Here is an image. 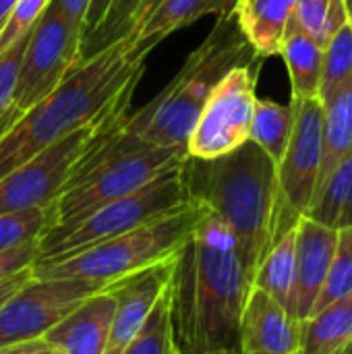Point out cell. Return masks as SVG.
<instances>
[{
    "label": "cell",
    "instance_id": "1",
    "mask_svg": "<svg viewBox=\"0 0 352 354\" xmlns=\"http://www.w3.org/2000/svg\"><path fill=\"white\" fill-rule=\"evenodd\" d=\"M251 286L253 276L234 232L205 205L193 234L176 253L170 280L178 353L239 348V322Z\"/></svg>",
    "mask_w": 352,
    "mask_h": 354
},
{
    "label": "cell",
    "instance_id": "2",
    "mask_svg": "<svg viewBox=\"0 0 352 354\" xmlns=\"http://www.w3.org/2000/svg\"><path fill=\"white\" fill-rule=\"evenodd\" d=\"M145 56L129 33L81 60L0 137V178L73 131L129 106Z\"/></svg>",
    "mask_w": 352,
    "mask_h": 354
},
{
    "label": "cell",
    "instance_id": "3",
    "mask_svg": "<svg viewBox=\"0 0 352 354\" xmlns=\"http://www.w3.org/2000/svg\"><path fill=\"white\" fill-rule=\"evenodd\" d=\"M183 178L189 199L207 205L234 232L253 276L276 239V162L249 139L241 147L212 160L189 156L183 166Z\"/></svg>",
    "mask_w": 352,
    "mask_h": 354
},
{
    "label": "cell",
    "instance_id": "4",
    "mask_svg": "<svg viewBox=\"0 0 352 354\" xmlns=\"http://www.w3.org/2000/svg\"><path fill=\"white\" fill-rule=\"evenodd\" d=\"M259 58L245 39L234 15L218 17L212 33L191 52L176 77L149 104L127 114L122 129L151 145L187 147L205 102L224 75Z\"/></svg>",
    "mask_w": 352,
    "mask_h": 354
},
{
    "label": "cell",
    "instance_id": "5",
    "mask_svg": "<svg viewBox=\"0 0 352 354\" xmlns=\"http://www.w3.org/2000/svg\"><path fill=\"white\" fill-rule=\"evenodd\" d=\"M124 116L127 112L87 151L79 170L50 205L46 234L71 228L93 209L143 189L187 162V147H160L127 133Z\"/></svg>",
    "mask_w": 352,
    "mask_h": 354
},
{
    "label": "cell",
    "instance_id": "6",
    "mask_svg": "<svg viewBox=\"0 0 352 354\" xmlns=\"http://www.w3.org/2000/svg\"><path fill=\"white\" fill-rule=\"evenodd\" d=\"M203 214L205 205L191 199L187 205L116 239L104 241L64 259L35 263L33 274L39 278H81L114 282L118 278L172 259L185 247Z\"/></svg>",
    "mask_w": 352,
    "mask_h": 354
},
{
    "label": "cell",
    "instance_id": "7",
    "mask_svg": "<svg viewBox=\"0 0 352 354\" xmlns=\"http://www.w3.org/2000/svg\"><path fill=\"white\" fill-rule=\"evenodd\" d=\"M183 166L172 172H166L164 176L156 178L154 183L131 195H124L93 209L89 216H85L71 228L41 236L39 257L35 263L71 257L187 205L191 199L183 178Z\"/></svg>",
    "mask_w": 352,
    "mask_h": 354
},
{
    "label": "cell",
    "instance_id": "8",
    "mask_svg": "<svg viewBox=\"0 0 352 354\" xmlns=\"http://www.w3.org/2000/svg\"><path fill=\"white\" fill-rule=\"evenodd\" d=\"M118 108L77 131L62 137L48 149L39 151L12 172L0 178V216L50 207L64 191L66 183L79 170L87 151L110 131V127L127 112Z\"/></svg>",
    "mask_w": 352,
    "mask_h": 354
},
{
    "label": "cell",
    "instance_id": "9",
    "mask_svg": "<svg viewBox=\"0 0 352 354\" xmlns=\"http://www.w3.org/2000/svg\"><path fill=\"white\" fill-rule=\"evenodd\" d=\"M83 33L68 23L54 2L31 29L23 50L12 100L2 122L0 137L35 104L50 95L66 75L83 60Z\"/></svg>",
    "mask_w": 352,
    "mask_h": 354
},
{
    "label": "cell",
    "instance_id": "10",
    "mask_svg": "<svg viewBox=\"0 0 352 354\" xmlns=\"http://www.w3.org/2000/svg\"><path fill=\"white\" fill-rule=\"evenodd\" d=\"M261 62L259 58L234 66L216 85L189 135L187 151L191 158L212 160L249 141Z\"/></svg>",
    "mask_w": 352,
    "mask_h": 354
},
{
    "label": "cell",
    "instance_id": "11",
    "mask_svg": "<svg viewBox=\"0 0 352 354\" xmlns=\"http://www.w3.org/2000/svg\"><path fill=\"white\" fill-rule=\"evenodd\" d=\"M293 104V102H290ZM295 127L282 160L276 166L278 174V209L276 239L297 226L313 201L319 168H322V116L324 108L317 97L293 104ZM274 239V241H276Z\"/></svg>",
    "mask_w": 352,
    "mask_h": 354
},
{
    "label": "cell",
    "instance_id": "12",
    "mask_svg": "<svg viewBox=\"0 0 352 354\" xmlns=\"http://www.w3.org/2000/svg\"><path fill=\"white\" fill-rule=\"evenodd\" d=\"M108 284L81 278H39L33 274L0 307V348L41 338L75 307Z\"/></svg>",
    "mask_w": 352,
    "mask_h": 354
},
{
    "label": "cell",
    "instance_id": "13",
    "mask_svg": "<svg viewBox=\"0 0 352 354\" xmlns=\"http://www.w3.org/2000/svg\"><path fill=\"white\" fill-rule=\"evenodd\" d=\"M174 259L176 255L147 270L110 282V288L116 297V307L104 354H122L129 342L137 336L151 307L172 280Z\"/></svg>",
    "mask_w": 352,
    "mask_h": 354
},
{
    "label": "cell",
    "instance_id": "14",
    "mask_svg": "<svg viewBox=\"0 0 352 354\" xmlns=\"http://www.w3.org/2000/svg\"><path fill=\"white\" fill-rule=\"evenodd\" d=\"M239 351L247 354H299L301 322L270 295L251 286L239 322Z\"/></svg>",
    "mask_w": 352,
    "mask_h": 354
},
{
    "label": "cell",
    "instance_id": "15",
    "mask_svg": "<svg viewBox=\"0 0 352 354\" xmlns=\"http://www.w3.org/2000/svg\"><path fill=\"white\" fill-rule=\"evenodd\" d=\"M336 239L338 230L322 226L305 216L297 222V272L290 303V315L297 322H305L315 307L334 257Z\"/></svg>",
    "mask_w": 352,
    "mask_h": 354
},
{
    "label": "cell",
    "instance_id": "16",
    "mask_svg": "<svg viewBox=\"0 0 352 354\" xmlns=\"http://www.w3.org/2000/svg\"><path fill=\"white\" fill-rule=\"evenodd\" d=\"M114 307L116 297L108 284L75 307L64 319L48 330L41 340L58 354H104Z\"/></svg>",
    "mask_w": 352,
    "mask_h": 354
},
{
    "label": "cell",
    "instance_id": "17",
    "mask_svg": "<svg viewBox=\"0 0 352 354\" xmlns=\"http://www.w3.org/2000/svg\"><path fill=\"white\" fill-rule=\"evenodd\" d=\"M297 0H239L232 15L257 56H278Z\"/></svg>",
    "mask_w": 352,
    "mask_h": 354
},
{
    "label": "cell",
    "instance_id": "18",
    "mask_svg": "<svg viewBox=\"0 0 352 354\" xmlns=\"http://www.w3.org/2000/svg\"><path fill=\"white\" fill-rule=\"evenodd\" d=\"M239 0H160L149 17L133 31L135 46L149 54L166 35L195 23L205 15H232Z\"/></svg>",
    "mask_w": 352,
    "mask_h": 354
},
{
    "label": "cell",
    "instance_id": "19",
    "mask_svg": "<svg viewBox=\"0 0 352 354\" xmlns=\"http://www.w3.org/2000/svg\"><path fill=\"white\" fill-rule=\"evenodd\" d=\"M288 68L290 77V102L299 104L311 97H317L319 81H322V62H324V48L313 41L303 29L290 23L280 54Z\"/></svg>",
    "mask_w": 352,
    "mask_h": 354
},
{
    "label": "cell",
    "instance_id": "20",
    "mask_svg": "<svg viewBox=\"0 0 352 354\" xmlns=\"http://www.w3.org/2000/svg\"><path fill=\"white\" fill-rule=\"evenodd\" d=\"M352 340V295L301 322L299 354H340Z\"/></svg>",
    "mask_w": 352,
    "mask_h": 354
},
{
    "label": "cell",
    "instance_id": "21",
    "mask_svg": "<svg viewBox=\"0 0 352 354\" xmlns=\"http://www.w3.org/2000/svg\"><path fill=\"white\" fill-rule=\"evenodd\" d=\"M322 108V168L317 187L340 162L352 156V81L324 102Z\"/></svg>",
    "mask_w": 352,
    "mask_h": 354
},
{
    "label": "cell",
    "instance_id": "22",
    "mask_svg": "<svg viewBox=\"0 0 352 354\" xmlns=\"http://www.w3.org/2000/svg\"><path fill=\"white\" fill-rule=\"evenodd\" d=\"M295 272H297V226L280 234L266 251L253 274V286L270 295L290 313Z\"/></svg>",
    "mask_w": 352,
    "mask_h": 354
},
{
    "label": "cell",
    "instance_id": "23",
    "mask_svg": "<svg viewBox=\"0 0 352 354\" xmlns=\"http://www.w3.org/2000/svg\"><path fill=\"white\" fill-rule=\"evenodd\" d=\"M305 218L332 230L352 228V156L340 162L317 187Z\"/></svg>",
    "mask_w": 352,
    "mask_h": 354
},
{
    "label": "cell",
    "instance_id": "24",
    "mask_svg": "<svg viewBox=\"0 0 352 354\" xmlns=\"http://www.w3.org/2000/svg\"><path fill=\"white\" fill-rule=\"evenodd\" d=\"M293 127H295L293 104L284 106V104H278L272 100H259L257 97L249 139L255 145H259L276 162V166L286 151Z\"/></svg>",
    "mask_w": 352,
    "mask_h": 354
},
{
    "label": "cell",
    "instance_id": "25",
    "mask_svg": "<svg viewBox=\"0 0 352 354\" xmlns=\"http://www.w3.org/2000/svg\"><path fill=\"white\" fill-rule=\"evenodd\" d=\"M122 354H178L176 342H174V326H172L170 284L160 295L147 319L143 322L141 330L129 342V346L122 351Z\"/></svg>",
    "mask_w": 352,
    "mask_h": 354
},
{
    "label": "cell",
    "instance_id": "26",
    "mask_svg": "<svg viewBox=\"0 0 352 354\" xmlns=\"http://www.w3.org/2000/svg\"><path fill=\"white\" fill-rule=\"evenodd\" d=\"M352 81V23L346 19L324 48L317 100L324 104Z\"/></svg>",
    "mask_w": 352,
    "mask_h": 354
},
{
    "label": "cell",
    "instance_id": "27",
    "mask_svg": "<svg viewBox=\"0 0 352 354\" xmlns=\"http://www.w3.org/2000/svg\"><path fill=\"white\" fill-rule=\"evenodd\" d=\"M349 19L344 0H297L295 4V25L303 29L322 48Z\"/></svg>",
    "mask_w": 352,
    "mask_h": 354
},
{
    "label": "cell",
    "instance_id": "28",
    "mask_svg": "<svg viewBox=\"0 0 352 354\" xmlns=\"http://www.w3.org/2000/svg\"><path fill=\"white\" fill-rule=\"evenodd\" d=\"M349 295H352V228H344L338 230L334 257L311 315Z\"/></svg>",
    "mask_w": 352,
    "mask_h": 354
},
{
    "label": "cell",
    "instance_id": "29",
    "mask_svg": "<svg viewBox=\"0 0 352 354\" xmlns=\"http://www.w3.org/2000/svg\"><path fill=\"white\" fill-rule=\"evenodd\" d=\"M141 2L143 0H112L104 21L83 41V50H81L83 60L131 33L135 27V15Z\"/></svg>",
    "mask_w": 352,
    "mask_h": 354
},
{
    "label": "cell",
    "instance_id": "30",
    "mask_svg": "<svg viewBox=\"0 0 352 354\" xmlns=\"http://www.w3.org/2000/svg\"><path fill=\"white\" fill-rule=\"evenodd\" d=\"M50 228V207H35L27 212L0 216V251L21 243L41 239Z\"/></svg>",
    "mask_w": 352,
    "mask_h": 354
},
{
    "label": "cell",
    "instance_id": "31",
    "mask_svg": "<svg viewBox=\"0 0 352 354\" xmlns=\"http://www.w3.org/2000/svg\"><path fill=\"white\" fill-rule=\"evenodd\" d=\"M50 2L52 0H19L15 4L8 21L0 29V54L6 52L12 44H17L35 27V23L41 19Z\"/></svg>",
    "mask_w": 352,
    "mask_h": 354
},
{
    "label": "cell",
    "instance_id": "32",
    "mask_svg": "<svg viewBox=\"0 0 352 354\" xmlns=\"http://www.w3.org/2000/svg\"><path fill=\"white\" fill-rule=\"evenodd\" d=\"M29 35H31V31L27 35H23L17 44H12L6 52L0 54V133H2V122H4V116L8 112L10 100H12V89L17 83L23 50L27 46Z\"/></svg>",
    "mask_w": 352,
    "mask_h": 354
},
{
    "label": "cell",
    "instance_id": "33",
    "mask_svg": "<svg viewBox=\"0 0 352 354\" xmlns=\"http://www.w3.org/2000/svg\"><path fill=\"white\" fill-rule=\"evenodd\" d=\"M39 257V239L21 243L6 251H0V282L8 280L10 276L29 270L35 266Z\"/></svg>",
    "mask_w": 352,
    "mask_h": 354
},
{
    "label": "cell",
    "instance_id": "34",
    "mask_svg": "<svg viewBox=\"0 0 352 354\" xmlns=\"http://www.w3.org/2000/svg\"><path fill=\"white\" fill-rule=\"evenodd\" d=\"M58 10L68 19L71 25H75L85 39V23H87V10H89V2L91 0H52Z\"/></svg>",
    "mask_w": 352,
    "mask_h": 354
},
{
    "label": "cell",
    "instance_id": "35",
    "mask_svg": "<svg viewBox=\"0 0 352 354\" xmlns=\"http://www.w3.org/2000/svg\"><path fill=\"white\" fill-rule=\"evenodd\" d=\"M0 354H58L46 340L37 338V340H27L21 344H10L0 348Z\"/></svg>",
    "mask_w": 352,
    "mask_h": 354
},
{
    "label": "cell",
    "instance_id": "36",
    "mask_svg": "<svg viewBox=\"0 0 352 354\" xmlns=\"http://www.w3.org/2000/svg\"><path fill=\"white\" fill-rule=\"evenodd\" d=\"M33 278V268H29V270H23V272H19V274H15V276H10L8 280H4V282H0V307L25 284V282H29Z\"/></svg>",
    "mask_w": 352,
    "mask_h": 354
},
{
    "label": "cell",
    "instance_id": "37",
    "mask_svg": "<svg viewBox=\"0 0 352 354\" xmlns=\"http://www.w3.org/2000/svg\"><path fill=\"white\" fill-rule=\"evenodd\" d=\"M112 0H91L89 2V10H87V23H85V37L89 33L95 31V27L104 21L108 8H110ZM85 41V39H83Z\"/></svg>",
    "mask_w": 352,
    "mask_h": 354
},
{
    "label": "cell",
    "instance_id": "38",
    "mask_svg": "<svg viewBox=\"0 0 352 354\" xmlns=\"http://www.w3.org/2000/svg\"><path fill=\"white\" fill-rule=\"evenodd\" d=\"M158 2H160V0H143V2H141V6H139V10H137V15H135V27H133V31L149 17V12L158 6ZM133 31H131V33H133Z\"/></svg>",
    "mask_w": 352,
    "mask_h": 354
},
{
    "label": "cell",
    "instance_id": "39",
    "mask_svg": "<svg viewBox=\"0 0 352 354\" xmlns=\"http://www.w3.org/2000/svg\"><path fill=\"white\" fill-rule=\"evenodd\" d=\"M17 2L19 0H0V29L8 21V17H10V12H12V8H15Z\"/></svg>",
    "mask_w": 352,
    "mask_h": 354
},
{
    "label": "cell",
    "instance_id": "40",
    "mask_svg": "<svg viewBox=\"0 0 352 354\" xmlns=\"http://www.w3.org/2000/svg\"><path fill=\"white\" fill-rule=\"evenodd\" d=\"M180 354H191V353H180ZM197 354H247L239 348H228V351H214V353H197Z\"/></svg>",
    "mask_w": 352,
    "mask_h": 354
},
{
    "label": "cell",
    "instance_id": "41",
    "mask_svg": "<svg viewBox=\"0 0 352 354\" xmlns=\"http://www.w3.org/2000/svg\"><path fill=\"white\" fill-rule=\"evenodd\" d=\"M344 4H346V12H349V21L352 23V0H344Z\"/></svg>",
    "mask_w": 352,
    "mask_h": 354
},
{
    "label": "cell",
    "instance_id": "42",
    "mask_svg": "<svg viewBox=\"0 0 352 354\" xmlns=\"http://www.w3.org/2000/svg\"><path fill=\"white\" fill-rule=\"evenodd\" d=\"M340 354H352V340H351V344H349V346H346V348H344Z\"/></svg>",
    "mask_w": 352,
    "mask_h": 354
},
{
    "label": "cell",
    "instance_id": "43",
    "mask_svg": "<svg viewBox=\"0 0 352 354\" xmlns=\"http://www.w3.org/2000/svg\"><path fill=\"white\" fill-rule=\"evenodd\" d=\"M178 354H180V353H178Z\"/></svg>",
    "mask_w": 352,
    "mask_h": 354
}]
</instances>
